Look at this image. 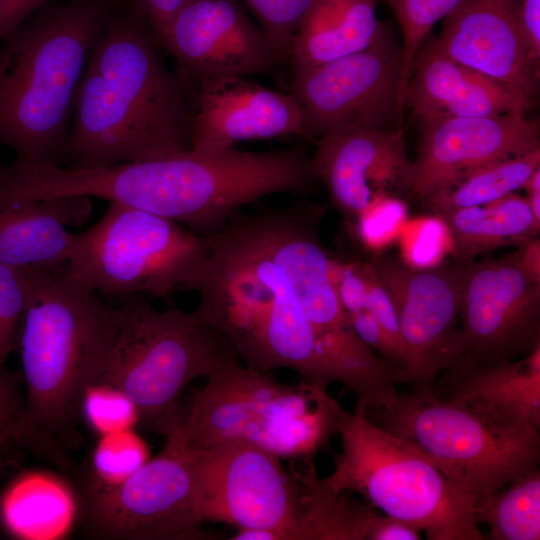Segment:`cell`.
Wrapping results in <instances>:
<instances>
[{
  "mask_svg": "<svg viewBox=\"0 0 540 540\" xmlns=\"http://www.w3.org/2000/svg\"><path fill=\"white\" fill-rule=\"evenodd\" d=\"M463 0H388L400 24L401 47L400 106L405 108V94L414 61L433 26L453 12Z\"/></svg>",
  "mask_w": 540,
  "mask_h": 540,
  "instance_id": "28",
  "label": "cell"
},
{
  "mask_svg": "<svg viewBox=\"0 0 540 540\" xmlns=\"http://www.w3.org/2000/svg\"><path fill=\"white\" fill-rule=\"evenodd\" d=\"M434 40L454 61L517 95L536 99L539 64L533 60L520 29L518 0H463L444 18Z\"/></svg>",
  "mask_w": 540,
  "mask_h": 540,
  "instance_id": "18",
  "label": "cell"
},
{
  "mask_svg": "<svg viewBox=\"0 0 540 540\" xmlns=\"http://www.w3.org/2000/svg\"><path fill=\"white\" fill-rule=\"evenodd\" d=\"M88 196L0 201V263L17 269L66 267L73 234L91 215Z\"/></svg>",
  "mask_w": 540,
  "mask_h": 540,
  "instance_id": "21",
  "label": "cell"
},
{
  "mask_svg": "<svg viewBox=\"0 0 540 540\" xmlns=\"http://www.w3.org/2000/svg\"><path fill=\"white\" fill-rule=\"evenodd\" d=\"M400 76L401 47L383 25L366 48L293 70L291 94L302 112L304 138L400 129Z\"/></svg>",
  "mask_w": 540,
  "mask_h": 540,
  "instance_id": "11",
  "label": "cell"
},
{
  "mask_svg": "<svg viewBox=\"0 0 540 540\" xmlns=\"http://www.w3.org/2000/svg\"><path fill=\"white\" fill-rule=\"evenodd\" d=\"M117 5L54 1L0 41V145L14 165L64 161L79 82Z\"/></svg>",
  "mask_w": 540,
  "mask_h": 540,
  "instance_id": "3",
  "label": "cell"
},
{
  "mask_svg": "<svg viewBox=\"0 0 540 540\" xmlns=\"http://www.w3.org/2000/svg\"><path fill=\"white\" fill-rule=\"evenodd\" d=\"M27 305L17 348L33 442L75 439L81 396L95 382L115 343L116 307L66 273L26 269Z\"/></svg>",
  "mask_w": 540,
  "mask_h": 540,
  "instance_id": "4",
  "label": "cell"
},
{
  "mask_svg": "<svg viewBox=\"0 0 540 540\" xmlns=\"http://www.w3.org/2000/svg\"><path fill=\"white\" fill-rule=\"evenodd\" d=\"M445 374L449 399L496 427L540 436V345L513 361Z\"/></svg>",
  "mask_w": 540,
  "mask_h": 540,
  "instance_id": "22",
  "label": "cell"
},
{
  "mask_svg": "<svg viewBox=\"0 0 540 540\" xmlns=\"http://www.w3.org/2000/svg\"><path fill=\"white\" fill-rule=\"evenodd\" d=\"M359 269L367 287L369 303L374 317L389 346L394 365L402 372L404 377L406 357L400 337L397 314L391 297L369 260L359 261Z\"/></svg>",
  "mask_w": 540,
  "mask_h": 540,
  "instance_id": "35",
  "label": "cell"
},
{
  "mask_svg": "<svg viewBox=\"0 0 540 540\" xmlns=\"http://www.w3.org/2000/svg\"><path fill=\"white\" fill-rule=\"evenodd\" d=\"M57 0H0V41L34 11Z\"/></svg>",
  "mask_w": 540,
  "mask_h": 540,
  "instance_id": "39",
  "label": "cell"
},
{
  "mask_svg": "<svg viewBox=\"0 0 540 540\" xmlns=\"http://www.w3.org/2000/svg\"><path fill=\"white\" fill-rule=\"evenodd\" d=\"M408 218V207L395 195L375 199L352 221L358 241L368 250L379 251L398 240Z\"/></svg>",
  "mask_w": 540,
  "mask_h": 540,
  "instance_id": "32",
  "label": "cell"
},
{
  "mask_svg": "<svg viewBox=\"0 0 540 540\" xmlns=\"http://www.w3.org/2000/svg\"><path fill=\"white\" fill-rule=\"evenodd\" d=\"M201 524L191 464L169 443L123 482L83 486L81 526L91 539L191 538L200 535Z\"/></svg>",
  "mask_w": 540,
  "mask_h": 540,
  "instance_id": "12",
  "label": "cell"
},
{
  "mask_svg": "<svg viewBox=\"0 0 540 540\" xmlns=\"http://www.w3.org/2000/svg\"><path fill=\"white\" fill-rule=\"evenodd\" d=\"M182 450L202 523L233 526L232 540H291L303 509L302 471H286L280 457L248 443Z\"/></svg>",
  "mask_w": 540,
  "mask_h": 540,
  "instance_id": "10",
  "label": "cell"
},
{
  "mask_svg": "<svg viewBox=\"0 0 540 540\" xmlns=\"http://www.w3.org/2000/svg\"><path fill=\"white\" fill-rule=\"evenodd\" d=\"M79 414L99 436L133 429L140 423L133 401L117 387L100 382H93L85 388Z\"/></svg>",
  "mask_w": 540,
  "mask_h": 540,
  "instance_id": "30",
  "label": "cell"
},
{
  "mask_svg": "<svg viewBox=\"0 0 540 540\" xmlns=\"http://www.w3.org/2000/svg\"><path fill=\"white\" fill-rule=\"evenodd\" d=\"M401 260L414 268L434 267L453 254L450 230L440 215L407 220L399 238Z\"/></svg>",
  "mask_w": 540,
  "mask_h": 540,
  "instance_id": "31",
  "label": "cell"
},
{
  "mask_svg": "<svg viewBox=\"0 0 540 540\" xmlns=\"http://www.w3.org/2000/svg\"><path fill=\"white\" fill-rule=\"evenodd\" d=\"M310 162L333 206L348 221L381 196L410 194L413 183V161L401 129L324 135Z\"/></svg>",
  "mask_w": 540,
  "mask_h": 540,
  "instance_id": "17",
  "label": "cell"
},
{
  "mask_svg": "<svg viewBox=\"0 0 540 540\" xmlns=\"http://www.w3.org/2000/svg\"><path fill=\"white\" fill-rule=\"evenodd\" d=\"M473 514L478 525L489 527L490 540H539V467L477 501Z\"/></svg>",
  "mask_w": 540,
  "mask_h": 540,
  "instance_id": "27",
  "label": "cell"
},
{
  "mask_svg": "<svg viewBox=\"0 0 540 540\" xmlns=\"http://www.w3.org/2000/svg\"><path fill=\"white\" fill-rule=\"evenodd\" d=\"M524 189L527 191V200L529 202L534 220L540 226V167L536 169L526 184Z\"/></svg>",
  "mask_w": 540,
  "mask_h": 540,
  "instance_id": "42",
  "label": "cell"
},
{
  "mask_svg": "<svg viewBox=\"0 0 540 540\" xmlns=\"http://www.w3.org/2000/svg\"><path fill=\"white\" fill-rule=\"evenodd\" d=\"M124 1L131 10L147 22L163 48V39L168 26L183 0Z\"/></svg>",
  "mask_w": 540,
  "mask_h": 540,
  "instance_id": "37",
  "label": "cell"
},
{
  "mask_svg": "<svg viewBox=\"0 0 540 540\" xmlns=\"http://www.w3.org/2000/svg\"><path fill=\"white\" fill-rule=\"evenodd\" d=\"M258 25L287 58L292 39L315 0H242Z\"/></svg>",
  "mask_w": 540,
  "mask_h": 540,
  "instance_id": "34",
  "label": "cell"
},
{
  "mask_svg": "<svg viewBox=\"0 0 540 540\" xmlns=\"http://www.w3.org/2000/svg\"><path fill=\"white\" fill-rule=\"evenodd\" d=\"M116 308L118 334L95 382L123 391L136 405L140 423L167 438L178 423L187 385L238 355L195 311H160L140 295L119 298Z\"/></svg>",
  "mask_w": 540,
  "mask_h": 540,
  "instance_id": "7",
  "label": "cell"
},
{
  "mask_svg": "<svg viewBox=\"0 0 540 540\" xmlns=\"http://www.w3.org/2000/svg\"><path fill=\"white\" fill-rule=\"evenodd\" d=\"M369 262L397 314L406 357L404 383L428 388L460 358V263L414 268L382 255Z\"/></svg>",
  "mask_w": 540,
  "mask_h": 540,
  "instance_id": "14",
  "label": "cell"
},
{
  "mask_svg": "<svg viewBox=\"0 0 540 540\" xmlns=\"http://www.w3.org/2000/svg\"><path fill=\"white\" fill-rule=\"evenodd\" d=\"M11 175L10 165H4L0 162V192L4 189Z\"/></svg>",
  "mask_w": 540,
  "mask_h": 540,
  "instance_id": "43",
  "label": "cell"
},
{
  "mask_svg": "<svg viewBox=\"0 0 540 540\" xmlns=\"http://www.w3.org/2000/svg\"><path fill=\"white\" fill-rule=\"evenodd\" d=\"M191 149L219 152L237 143L284 136L304 138L301 109L290 94L225 77L195 86Z\"/></svg>",
  "mask_w": 540,
  "mask_h": 540,
  "instance_id": "19",
  "label": "cell"
},
{
  "mask_svg": "<svg viewBox=\"0 0 540 540\" xmlns=\"http://www.w3.org/2000/svg\"><path fill=\"white\" fill-rule=\"evenodd\" d=\"M209 237L113 201L102 218L73 234L66 273L93 292L167 298L184 291L204 260Z\"/></svg>",
  "mask_w": 540,
  "mask_h": 540,
  "instance_id": "8",
  "label": "cell"
},
{
  "mask_svg": "<svg viewBox=\"0 0 540 540\" xmlns=\"http://www.w3.org/2000/svg\"><path fill=\"white\" fill-rule=\"evenodd\" d=\"M539 167L540 147L486 164L423 202L436 214L484 205L524 188Z\"/></svg>",
  "mask_w": 540,
  "mask_h": 540,
  "instance_id": "26",
  "label": "cell"
},
{
  "mask_svg": "<svg viewBox=\"0 0 540 540\" xmlns=\"http://www.w3.org/2000/svg\"><path fill=\"white\" fill-rule=\"evenodd\" d=\"M111 2H113L114 4H119L121 3L123 0H110Z\"/></svg>",
  "mask_w": 540,
  "mask_h": 540,
  "instance_id": "44",
  "label": "cell"
},
{
  "mask_svg": "<svg viewBox=\"0 0 540 540\" xmlns=\"http://www.w3.org/2000/svg\"><path fill=\"white\" fill-rule=\"evenodd\" d=\"M155 33L123 0L96 41L74 100L64 161L99 168L191 149L195 87L165 64Z\"/></svg>",
  "mask_w": 540,
  "mask_h": 540,
  "instance_id": "2",
  "label": "cell"
},
{
  "mask_svg": "<svg viewBox=\"0 0 540 540\" xmlns=\"http://www.w3.org/2000/svg\"><path fill=\"white\" fill-rule=\"evenodd\" d=\"M519 262L523 269L535 280L540 282V241L535 237L520 243L517 250Z\"/></svg>",
  "mask_w": 540,
  "mask_h": 540,
  "instance_id": "41",
  "label": "cell"
},
{
  "mask_svg": "<svg viewBox=\"0 0 540 540\" xmlns=\"http://www.w3.org/2000/svg\"><path fill=\"white\" fill-rule=\"evenodd\" d=\"M518 21L524 41L536 63H540V0H518Z\"/></svg>",
  "mask_w": 540,
  "mask_h": 540,
  "instance_id": "38",
  "label": "cell"
},
{
  "mask_svg": "<svg viewBox=\"0 0 540 540\" xmlns=\"http://www.w3.org/2000/svg\"><path fill=\"white\" fill-rule=\"evenodd\" d=\"M207 378L166 443L187 450L248 443L281 459L311 461L336 433L339 402L325 388L284 384L237 360Z\"/></svg>",
  "mask_w": 540,
  "mask_h": 540,
  "instance_id": "5",
  "label": "cell"
},
{
  "mask_svg": "<svg viewBox=\"0 0 540 540\" xmlns=\"http://www.w3.org/2000/svg\"><path fill=\"white\" fill-rule=\"evenodd\" d=\"M458 262L534 237L540 229L526 197L511 193L490 203L445 211Z\"/></svg>",
  "mask_w": 540,
  "mask_h": 540,
  "instance_id": "24",
  "label": "cell"
},
{
  "mask_svg": "<svg viewBox=\"0 0 540 540\" xmlns=\"http://www.w3.org/2000/svg\"><path fill=\"white\" fill-rule=\"evenodd\" d=\"M21 379L0 364V450L12 441L32 443Z\"/></svg>",
  "mask_w": 540,
  "mask_h": 540,
  "instance_id": "36",
  "label": "cell"
},
{
  "mask_svg": "<svg viewBox=\"0 0 540 540\" xmlns=\"http://www.w3.org/2000/svg\"><path fill=\"white\" fill-rule=\"evenodd\" d=\"M534 105L535 100L451 59L434 37L419 50L405 94V107L420 121L527 113Z\"/></svg>",
  "mask_w": 540,
  "mask_h": 540,
  "instance_id": "20",
  "label": "cell"
},
{
  "mask_svg": "<svg viewBox=\"0 0 540 540\" xmlns=\"http://www.w3.org/2000/svg\"><path fill=\"white\" fill-rule=\"evenodd\" d=\"M150 459V448L133 429L99 436L91 458L86 482L116 485L140 469Z\"/></svg>",
  "mask_w": 540,
  "mask_h": 540,
  "instance_id": "29",
  "label": "cell"
},
{
  "mask_svg": "<svg viewBox=\"0 0 540 540\" xmlns=\"http://www.w3.org/2000/svg\"><path fill=\"white\" fill-rule=\"evenodd\" d=\"M28 292L27 271L0 263V364L17 348Z\"/></svg>",
  "mask_w": 540,
  "mask_h": 540,
  "instance_id": "33",
  "label": "cell"
},
{
  "mask_svg": "<svg viewBox=\"0 0 540 540\" xmlns=\"http://www.w3.org/2000/svg\"><path fill=\"white\" fill-rule=\"evenodd\" d=\"M459 328L461 354L450 369L513 361L540 345V282L517 251L460 263Z\"/></svg>",
  "mask_w": 540,
  "mask_h": 540,
  "instance_id": "13",
  "label": "cell"
},
{
  "mask_svg": "<svg viewBox=\"0 0 540 540\" xmlns=\"http://www.w3.org/2000/svg\"><path fill=\"white\" fill-rule=\"evenodd\" d=\"M374 411L379 426L417 446L476 502L539 467L540 436L496 427L429 388L399 392L392 403Z\"/></svg>",
  "mask_w": 540,
  "mask_h": 540,
  "instance_id": "9",
  "label": "cell"
},
{
  "mask_svg": "<svg viewBox=\"0 0 540 540\" xmlns=\"http://www.w3.org/2000/svg\"><path fill=\"white\" fill-rule=\"evenodd\" d=\"M311 464L303 471V509L291 540H367L378 513L345 497L346 492L329 491Z\"/></svg>",
  "mask_w": 540,
  "mask_h": 540,
  "instance_id": "25",
  "label": "cell"
},
{
  "mask_svg": "<svg viewBox=\"0 0 540 540\" xmlns=\"http://www.w3.org/2000/svg\"><path fill=\"white\" fill-rule=\"evenodd\" d=\"M378 0H315L288 57L293 70L311 68L366 48L379 33Z\"/></svg>",
  "mask_w": 540,
  "mask_h": 540,
  "instance_id": "23",
  "label": "cell"
},
{
  "mask_svg": "<svg viewBox=\"0 0 540 540\" xmlns=\"http://www.w3.org/2000/svg\"><path fill=\"white\" fill-rule=\"evenodd\" d=\"M325 208L297 201L235 213L217 234L184 291L249 367L294 370L327 389L337 382L358 398L390 381V364L355 333L329 273L320 237Z\"/></svg>",
  "mask_w": 540,
  "mask_h": 540,
  "instance_id": "1",
  "label": "cell"
},
{
  "mask_svg": "<svg viewBox=\"0 0 540 540\" xmlns=\"http://www.w3.org/2000/svg\"><path fill=\"white\" fill-rule=\"evenodd\" d=\"M342 450L331 474L320 478L334 494L354 492L428 540H483L474 519L476 499L449 481L413 443L387 431L356 403L337 406Z\"/></svg>",
  "mask_w": 540,
  "mask_h": 540,
  "instance_id": "6",
  "label": "cell"
},
{
  "mask_svg": "<svg viewBox=\"0 0 540 540\" xmlns=\"http://www.w3.org/2000/svg\"><path fill=\"white\" fill-rule=\"evenodd\" d=\"M421 534L407 522L378 514L370 526L367 540H419Z\"/></svg>",
  "mask_w": 540,
  "mask_h": 540,
  "instance_id": "40",
  "label": "cell"
},
{
  "mask_svg": "<svg viewBox=\"0 0 540 540\" xmlns=\"http://www.w3.org/2000/svg\"><path fill=\"white\" fill-rule=\"evenodd\" d=\"M163 48L195 87L225 77L270 70L282 60L266 32L235 0H183Z\"/></svg>",
  "mask_w": 540,
  "mask_h": 540,
  "instance_id": "15",
  "label": "cell"
},
{
  "mask_svg": "<svg viewBox=\"0 0 540 540\" xmlns=\"http://www.w3.org/2000/svg\"><path fill=\"white\" fill-rule=\"evenodd\" d=\"M539 147V123L522 112L423 120L409 195L425 201L486 164Z\"/></svg>",
  "mask_w": 540,
  "mask_h": 540,
  "instance_id": "16",
  "label": "cell"
}]
</instances>
